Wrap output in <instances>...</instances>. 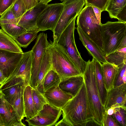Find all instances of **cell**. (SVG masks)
Instances as JSON below:
<instances>
[{"label": "cell", "mask_w": 126, "mask_h": 126, "mask_svg": "<svg viewBox=\"0 0 126 126\" xmlns=\"http://www.w3.org/2000/svg\"><path fill=\"white\" fill-rule=\"evenodd\" d=\"M63 118L71 126H84L94 119L84 82L79 90L62 109Z\"/></svg>", "instance_id": "obj_1"}, {"label": "cell", "mask_w": 126, "mask_h": 126, "mask_svg": "<svg viewBox=\"0 0 126 126\" xmlns=\"http://www.w3.org/2000/svg\"><path fill=\"white\" fill-rule=\"evenodd\" d=\"M94 59L89 60L83 74L87 96L94 116V119L102 126L103 117L106 112L101 101L97 88L94 66Z\"/></svg>", "instance_id": "obj_2"}, {"label": "cell", "mask_w": 126, "mask_h": 126, "mask_svg": "<svg viewBox=\"0 0 126 126\" xmlns=\"http://www.w3.org/2000/svg\"><path fill=\"white\" fill-rule=\"evenodd\" d=\"M49 43L51 69L58 74L61 80L81 74L72 59L62 47L56 42L50 41Z\"/></svg>", "instance_id": "obj_3"}, {"label": "cell", "mask_w": 126, "mask_h": 126, "mask_svg": "<svg viewBox=\"0 0 126 126\" xmlns=\"http://www.w3.org/2000/svg\"><path fill=\"white\" fill-rule=\"evenodd\" d=\"M100 31L106 56L117 48L126 35V22L108 21L101 25Z\"/></svg>", "instance_id": "obj_4"}, {"label": "cell", "mask_w": 126, "mask_h": 126, "mask_svg": "<svg viewBox=\"0 0 126 126\" xmlns=\"http://www.w3.org/2000/svg\"><path fill=\"white\" fill-rule=\"evenodd\" d=\"M77 16V27L103 50L100 31L102 23L97 19L92 7L85 5Z\"/></svg>", "instance_id": "obj_5"}, {"label": "cell", "mask_w": 126, "mask_h": 126, "mask_svg": "<svg viewBox=\"0 0 126 126\" xmlns=\"http://www.w3.org/2000/svg\"><path fill=\"white\" fill-rule=\"evenodd\" d=\"M76 17L73 19L63 31L56 42L71 58L80 74H83L87 62L81 57L75 43L74 33Z\"/></svg>", "instance_id": "obj_6"}, {"label": "cell", "mask_w": 126, "mask_h": 126, "mask_svg": "<svg viewBox=\"0 0 126 126\" xmlns=\"http://www.w3.org/2000/svg\"><path fill=\"white\" fill-rule=\"evenodd\" d=\"M64 7L60 18L52 32L53 42H57L63 31L84 5V0H66L63 2Z\"/></svg>", "instance_id": "obj_7"}, {"label": "cell", "mask_w": 126, "mask_h": 126, "mask_svg": "<svg viewBox=\"0 0 126 126\" xmlns=\"http://www.w3.org/2000/svg\"><path fill=\"white\" fill-rule=\"evenodd\" d=\"M63 3L48 4L38 16L36 21L39 31L55 28L63 8Z\"/></svg>", "instance_id": "obj_8"}, {"label": "cell", "mask_w": 126, "mask_h": 126, "mask_svg": "<svg viewBox=\"0 0 126 126\" xmlns=\"http://www.w3.org/2000/svg\"><path fill=\"white\" fill-rule=\"evenodd\" d=\"M47 34L40 33L37 36L36 41L31 50L33 56L31 71L30 86L36 89L40 66L45 49L48 46Z\"/></svg>", "instance_id": "obj_9"}, {"label": "cell", "mask_w": 126, "mask_h": 126, "mask_svg": "<svg viewBox=\"0 0 126 126\" xmlns=\"http://www.w3.org/2000/svg\"><path fill=\"white\" fill-rule=\"evenodd\" d=\"M62 109L54 107L48 103L35 115L30 119L25 120L29 126H55L63 113Z\"/></svg>", "instance_id": "obj_10"}, {"label": "cell", "mask_w": 126, "mask_h": 126, "mask_svg": "<svg viewBox=\"0 0 126 126\" xmlns=\"http://www.w3.org/2000/svg\"><path fill=\"white\" fill-rule=\"evenodd\" d=\"M47 5L39 2L35 6L27 10L19 18L17 24L25 29L27 32H39L36 24L37 19Z\"/></svg>", "instance_id": "obj_11"}, {"label": "cell", "mask_w": 126, "mask_h": 126, "mask_svg": "<svg viewBox=\"0 0 126 126\" xmlns=\"http://www.w3.org/2000/svg\"><path fill=\"white\" fill-rule=\"evenodd\" d=\"M33 56L32 50L23 53L21 59L15 70L3 83L14 77L20 76L25 79L27 86L30 85Z\"/></svg>", "instance_id": "obj_12"}, {"label": "cell", "mask_w": 126, "mask_h": 126, "mask_svg": "<svg viewBox=\"0 0 126 126\" xmlns=\"http://www.w3.org/2000/svg\"><path fill=\"white\" fill-rule=\"evenodd\" d=\"M27 86L24 78L21 76L14 77L0 85V91L4 98L12 105L19 93Z\"/></svg>", "instance_id": "obj_13"}, {"label": "cell", "mask_w": 126, "mask_h": 126, "mask_svg": "<svg viewBox=\"0 0 126 126\" xmlns=\"http://www.w3.org/2000/svg\"><path fill=\"white\" fill-rule=\"evenodd\" d=\"M23 53L0 49V70L7 79L15 70Z\"/></svg>", "instance_id": "obj_14"}, {"label": "cell", "mask_w": 126, "mask_h": 126, "mask_svg": "<svg viewBox=\"0 0 126 126\" xmlns=\"http://www.w3.org/2000/svg\"><path fill=\"white\" fill-rule=\"evenodd\" d=\"M48 103L62 109L73 96L61 90L58 85L51 87L44 91L43 94Z\"/></svg>", "instance_id": "obj_15"}, {"label": "cell", "mask_w": 126, "mask_h": 126, "mask_svg": "<svg viewBox=\"0 0 126 126\" xmlns=\"http://www.w3.org/2000/svg\"><path fill=\"white\" fill-rule=\"evenodd\" d=\"M0 118L4 126H25L17 118L13 106L3 96L0 99Z\"/></svg>", "instance_id": "obj_16"}, {"label": "cell", "mask_w": 126, "mask_h": 126, "mask_svg": "<svg viewBox=\"0 0 126 126\" xmlns=\"http://www.w3.org/2000/svg\"><path fill=\"white\" fill-rule=\"evenodd\" d=\"M116 104L126 108V84L119 87H113L108 92L104 107L105 110Z\"/></svg>", "instance_id": "obj_17"}, {"label": "cell", "mask_w": 126, "mask_h": 126, "mask_svg": "<svg viewBox=\"0 0 126 126\" xmlns=\"http://www.w3.org/2000/svg\"><path fill=\"white\" fill-rule=\"evenodd\" d=\"M77 30L79 40L89 54L101 63L107 62L103 50L88 37L80 28L77 27Z\"/></svg>", "instance_id": "obj_18"}, {"label": "cell", "mask_w": 126, "mask_h": 126, "mask_svg": "<svg viewBox=\"0 0 126 126\" xmlns=\"http://www.w3.org/2000/svg\"><path fill=\"white\" fill-rule=\"evenodd\" d=\"M84 82L83 75L81 74L63 79L59 84L58 86L62 91L74 96L78 92Z\"/></svg>", "instance_id": "obj_19"}, {"label": "cell", "mask_w": 126, "mask_h": 126, "mask_svg": "<svg viewBox=\"0 0 126 126\" xmlns=\"http://www.w3.org/2000/svg\"><path fill=\"white\" fill-rule=\"evenodd\" d=\"M51 68L52 64L48 46L45 50L40 66L36 89L43 94L44 93L43 84L44 78L47 73Z\"/></svg>", "instance_id": "obj_20"}, {"label": "cell", "mask_w": 126, "mask_h": 126, "mask_svg": "<svg viewBox=\"0 0 126 126\" xmlns=\"http://www.w3.org/2000/svg\"><path fill=\"white\" fill-rule=\"evenodd\" d=\"M94 66L100 98L102 104L104 107L107 99L108 92L106 88L104 83L102 64L94 59Z\"/></svg>", "instance_id": "obj_21"}, {"label": "cell", "mask_w": 126, "mask_h": 126, "mask_svg": "<svg viewBox=\"0 0 126 126\" xmlns=\"http://www.w3.org/2000/svg\"><path fill=\"white\" fill-rule=\"evenodd\" d=\"M102 66L105 85L108 92L113 87L119 68L107 62L103 63Z\"/></svg>", "instance_id": "obj_22"}, {"label": "cell", "mask_w": 126, "mask_h": 126, "mask_svg": "<svg viewBox=\"0 0 126 126\" xmlns=\"http://www.w3.org/2000/svg\"><path fill=\"white\" fill-rule=\"evenodd\" d=\"M0 49L23 53L21 47L15 40L2 29H0Z\"/></svg>", "instance_id": "obj_23"}, {"label": "cell", "mask_w": 126, "mask_h": 126, "mask_svg": "<svg viewBox=\"0 0 126 126\" xmlns=\"http://www.w3.org/2000/svg\"><path fill=\"white\" fill-rule=\"evenodd\" d=\"M32 89L30 85H28L25 88L23 93L24 116L27 119H31L35 115Z\"/></svg>", "instance_id": "obj_24"}, {"label": "cell", "mask_w": 126, "mask_h": 126, "mask_svg": "<svg viewBox=\"0 0 126 126\" xmlns=\"http://www.w3.org/2000/svg\"><path fill=\"white\" fill-rule=\"evenodd\" d=\"M105 58L107 62L119 67L126 63V47L116 49Z\"/></svg>", "instance_id": "obj_25"}, {"label": "cell", "mask_w": 126, "mask_h": 126, "mask_svg": "<svg viewBox=\"0 0 126 126\" xmlns=\"http://www.w3.org/2000/svg\"><path fill=\"white\" fill-rule=\"evenodd\" d=\"M126 6V0H109L105 11L108 12L111 18H116L117 16Z\"/></svg>", "instance_id": "obj_26"}, {"label": "cell", "mask_w": 126, "mask_h": 126, "mask_svg": "<svg viewBox=\"0 0 126 126\" xmlns=\"http://www.w3.org/2000/svg\"><path fill=\"white\" fill-rule=\"evenodd\" d=\"M1 29L14 39L19 35L27 32L22 27L17 24L7 23L0 24Z\"/></svg>", "instance_id": "obj_27"}, {"label": "cell", "mask_w": 126, "mask_h": 126, "mask_svg": "<svg viewBox=\"0 0 126 126\" xmlns=\"http://www.w3.org/2000/svg\"><path fill=\"white\" fill-rule=\"evenodd\" d=\"M61 81L58 74L51 69L47 73L44 78L43 84L44 92L51 87L58 85Z\"/></svg>", "instance_id": "obj_28"}, {"label": "cell", "mask_w": 126, "mask_h": 126, "mask_svg": "<svg viewBox=\"0 0 126 126\" xmlns=\"http://www.w3.org/2000/svg\"><path fill=\"white\" fill-rule=\"evenodd\" d=\"M25 88L21 89L13 105L19 121H22L25 117L23 93Z\"/></svg>", "instance_id": "obj_29"}, {"label": "cell", "mask_w": 126, "mask_h": 126, "mask_svg": "<svg viewBox=\"0 0 126 126\" xmlns=\"http://www.w3.org/2000/svg\"><path fill=\"white\" fill-rule=\"evenodd\" d=\"M39 32H26L21 34L14 40L20 47L26 48L36 38Z\"/></svg>", "instance_id": "obj_30"}, {"label": "cell", "mask_w": 126, "mask_h": 126, "mask_svg": "<svg viewBox=\"0 0 126 126\" xmlns=\"http://www.w3.org/2000/svg\"><path fill=\"white\" fill-rule=\"evenodd\" d=\"M32 94L36 115L42 109L43 106L48 103L43 94L37 89L32 88Z\"/></svg>", "instance_id": "obj_31"}, {"label": "cell", "mask_w": 126, "mask_h": 126, "mask_svg": "<svg viewBox=\"0 0 126 126\" xmlns=\"http://www.w3.org/2000/svg\"><path fill=\"white\" fill-rule=\"evenodd\" d=\"M126 108L120 107L115 108L112 116L120 126H126Z\"/></svg>", "instance_id": "obj_32"}, {"label": "cell", "mask_w": 126, "mask_h": 126, "mask_svg": "<svg viewBox=\"0 0 126 126\" xmlns=\"http://www.w3.org/2000/svg\"><path fill=\"white\" fill-rule=\"evenodd\" d=\"M12 5L0 16V24L9 23L17 24L19 18H16L14 16L12 9Z\"/></svg>", "instance_id": "obj_33"}, {"label": "cell", "mask_w": 126, "mask_h": 126, "mask_svg": "<svg viewBox=\"0 0 126 126\" xmlns=\"http://www.w3.org/2000/svg\"><path fill=\"white\" fill-rule=\"evenodd\" d=\"M12 9L14 16L17 19L21 16L27 11L22 0H16L12 5Z\"/></svg>", "instance_id": "obj_34"}, {"label": "cell", "mask_w": 126, "mask_h": 126, "mask_svg": "<svg viewBox=\"0 0 126 126\" xmlns=\"http://www.w3.org/2000/svg\"><path fill=\"white\" fill-rule=\"evenodd\" d=\"M118 68L113 83V87H119L126 84L124 83L123 78L126 75V63H123Z\"/></svg>", "instance_id": "obj_35"}, {"label": "cell", "mask_w": 126, "mask_h": 126, "mask_svg": "<svg viewBox=\"0 0 126 126\" xmlns=\"http://www.w3.org/2000/svg\"><path fill=\"white\" fill-rule=\"evenodd\" d=\"M109 0H84L86 6L96 7L102 12L105 11V8Z\"/></svg>", "instance_id": "obj_36"}, {"label": "cell", "mask_w": 126, "mask_h": 126, "mask_svg": "<svg viewBox=\"0 0 126 126\" xmlns=\"http://www.w3.org/2000/svg\"><path fill=\"white\" fill-rule=\"evenodd\" d=\"M120 126L114 119L112 115L108 114L106 111L102 121V126Z\"/></svg>", "instance_id": "obj_37"}, {"label": "cell", "mask_w": 126, "mask_h": 126, "mask_svg": "<svg viewBox=\"0 0 126 126\" xmlns=\"http://www.w3.org/2000/svg\"><path fill=\"white\" fill-rule=\"evenodd\" d=\"M15 1V0H0V16L8 10Z\"/></svg>", "instance_id": "obj_38"}, {"label": "cell", "mask_w": 126, "mask_h": 126, "mask_svg": "<svg viewBox=\"0 0 126 126\" xmlns=\"http://www.w3.org/2000/svg\"><path fill=\"white\" fill-rule=\"evenodd\" d=\"M15 1L16 0H15ZM27 10L36 5L39 1L37 0H22Z\"/></svg>", "instance_id": "obj_39"}, {"label": "cell", "mask_w": 126, "mask_h": 126, "mask_svg": "<svg viewBox=\"0 0 126 126\" xmlns=\"http://www.w3.org/2000/svg\"><path fill=\"white\" fill-rule=\"evenodd\" d=\"M116 18L119 21L126 22V6L124 7L118 15Z\"/></svg>", "instance_id": "obj_40"}, {"label": "cell", "mask_w": 126, "mask_h": 126, "mask_svg": "<svg viewBox=\"0 0 126 126\" xmlns=\"http://www.w3.org/2000/svg\"><path fill=\"white\" fill-rule=\"evenodd\" d=\"M92 7L97 19L101 23V14L102 12L101 10L96 7L93 6Z\"/></svg>", "instance_id": "obj_41"}, {"label": "cell", "mask_w": 126, "mask_h": 126, "mask_svg": "<svg viewBox=\"0 0 126 126\" xmlns=\"http://www.w3.org/2000/svg\"><path fill=\"white\" fill-rule=\"evenodd\" d=\"M55 126H71L70 125L66 120L63 118L58 122H57Z\"/></svg>", "instance_id": "obj_42"}, {"label": "cell", "mask_w": 126, "mask_h": 126, "mask_svg": "<svg viewBox=\"0 0 126 126\" xmlns=\"http://www.w3.org/2000/svg\"><path fill=\"white\" fill-rule=\"evenodd\" d=\"M125 47H126V35L123 38L117 49Z\"/></svg>", "instance_id": "obj_43"}, {"label": "cell", "mask_w": 126, "mask_h": 126, "mask_svg": "<svg viewBox=\"0 0 126 126\" xmlns=\"http://www.w3.org/2000/svg\"><path fill=\"white\" fill-rule=\"evenodd\" d=\"M7 79L0 70V85L2 84Z\"/></svg>", "instance_id": "obj_44"}, {"label": "cell", "mask_w": 126, "mask_h": 126, "mask_svg": "<svg viewBox=\"0 0 126 126\" xmlns=\"http://www.w3.org/2000/svg\"><path fill=\"white\" fill-rule=\"evenodd\" d=\"M115 108L113 107H111L106 110L107 113L109 115H112L114 113L115 111Z\"/></svg>", "instance_id": "obj_45"}, {"label": "cell", "mask_w": 126, "mask_h": 126, "mask_svg": "<svg viewBox=\"0 0 126 126\" xmlns=\"http://www.w3.org/2000/svg\"><path fill=\"white\" fill-rule=\"evenodd\" d=\"M52 0H39V2H44L47 4L48 2Z\"/></svg>", "instance_id": "obj_46"}, {"label": "cell", "mask_w": 126, "mask_h": 126, "mask_svg": "<svg viewBox=\"0 0 126 126\" xmlns=\"http://www.w3.org/2000/svg\"><path fill=\"white\" fill-rule=\"evenodd\" d=\"M0 126H4L0 118Z\"/></svg>", "instance_id": "obj_47"}, {"label": "cell", "mask_w": 126, "mask_h": 126, "mask_svg": "<svg viewBox=\"0 0 126 126\" xmlns=\"http://www.w3.org/2000/svg\"><path fill=\"white\" fill-rule=\"evenodd\" d=\"M4 95L1 91H0V99Z\"/></svg>", "instance_id": "obj_48"}, {"label": "cell", "mask_w": 126, "mask_h": 126, "mask_svg": "<svg viewBox=\"0 0 126 126\" xmlns=\"http://www.w3.org/2000/svg\"><path fill=\"white\" fill-rule=\"evenodd\" d=\"M60 0L61 1H62V2H63L64 1H65L66 0Z\"/></svg>", "instance_id": "obj_49"}, {"label": "cell", "mask_w": 126, "mask_h": 126, "mask_svg": "<svg viewBox=\"0 0 126 126\" xmlns=\"http://www.w3.org/2000/svg\"><path fill=\"white\" fill-rule=\"evenodd\" d=\"M39 2V0H37Z\"/></svg>", "instance_id": "obj_50"}]
</instances>
